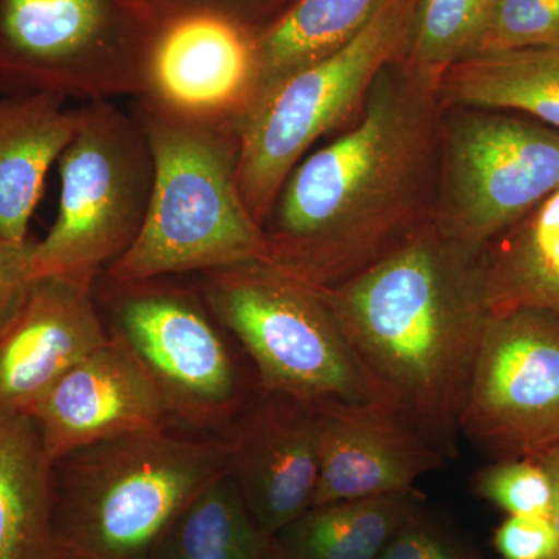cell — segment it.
Instances as JSON below:
<instances>
[{
    "label": "cell",
    "instance_id": "1",
    "mask_svg": "<svg viewBox=\"0 0 559 559\" xmlns=\"http://www.w3.org/2000/svg\"><path fill=\"white\" fill-rule=\"evenodd\" d=\"M439 83L401 58L381 70L358 123L307 154L283 183L263 226L270 266L333 288L432 218Z\"/></svg>",
    "mask_w": 559,
    "mask_h": 559
},
{
    "label": "cell",
    "instance_id": "2",
    "mask_svg": "<svg viewBox=\"0 0 559 559\" xmlns=\"http://www.w3.org/2000/svg\"><path fill=\"white\" fill-rule=\"evenodd\" d=\"M330 305L377 404L457 457L460 418L489 318L484 253L430 218L333 288Z\"/></svg>",
    "mask_w": 559,
    "mask_h": 559
},
{
    "label": "cell",
    "instance_id": "3",
    "mask_svg": "<svg viewBox=\"0 0 559 559\" xmlns=\"http://www.w3.org/2000/svg\"><path fill=\"white\" fill-rule=\"evenodd\" d=\"M131 114L153 153V193L138 240L103 275L148 280L270 264L266 234L238 182V123L186 116L146 95Z\"/></svg>",
    "mask_w": 559,
    "mask_h": 559
},
{
    "label": "cell",
    "instance_id": "4",
    "mask_svg": "<svg viewBox=\"0 0 559 559\" xmlns=\"http://www.w3.org/2000/svg\"><path fill=\"white\" fill-rule=\"evenodd\" d=\"M229 469L223 433L173 428L70 452L51 465V527L70 559H148L176 516Z\"/></svg>",
    "mask_w": 559,
    "mask_h": 559
},
{
    "label": "cell",
    "instance_id": "5",
    "mask_svg": "<svg viewBox=\"0 0 559 559\" xmlns=\"http://www.w3.org/2000/svg\"><path fill=\"white\" fill-rule=\"evenodd\" d=\"M94 294L109 336L142 364L179 428L223 433L259 392L252 364L198 286L102 275Z\"/></svg>",
    "mask_w": 559,
    "mask_h": 559
},
{
    "label": "cell",
    "instance_id": "6",
    "mask_svg": "<svg viewBox=\"0 0 559 559\" xmlns=\"http://www.w3.org/2000/svg\"><path fill=\"white\" fill-rule=\"evenodd\" d=\"M198 275L202 299L248 356L261 390L316 406L377 404L318 288L270 264Z\"/></svg>",
    "mask_w": 559,
    "mask_h": 559
},
{
    "label": "cell",
    "instance_id": "7",
    "mask_svg": "<svg viewBox=\"0 0 559 559\" xmlns=\"http://www.w3.org/2000/svg\"><path fill=\"white\" fill-rule=\"evenodd\" d=\"M60 156L58 215L35 242L33 278L95 285L138 240L148 215L154 159L131 112L109 100L87 102Z\"/></svg>",
    "mask_w": 559,
    "mask_h": 559
},
{
    "label": "cell",
    "instance_id": "8",
    "mask_svg": "<svg viewBox=\"0 0 559 559\" xmlns=\"http://www.w3.org/2000/svg\"><path fill=\"white\" fill-rule=\"evenodd\" d=\"M159 28L145 0H0V86L66 100L138 98Z\"/></svg>",
    "mask_w": 559,
    "mask_h": 559
},
{
    "label": "cell",
    "instance_id": "9",
    "mask_svg": "<svg viewBox=\"0 0 559 559\" xmlns=\"http://www.w3.org/2000/svg\"><path fill=\"white\" fill-rule=\"evenodd\" d=\"M414 2L388 0L347 46L283 81L242 119L238 182L261 226L311 146L341 127L381 70L403 57Z\"/></svg>",
    "mask_w": 559,
    "mask_h": 559
},
{
    "label": "cell",
    "instance_id": "10",
    "mask_svg": "<svg viewBox=\"0 0 559 559\" xmlns=\"http://www.w3.org/2000/svg\"><path fill=\"white\" fill-rule=\"evenodd\" d=\"M559 189V131L502 110L444 108L432 219L484 253Z\"/></svg>",
    "mask_w": 559,
    "mask_h": 559
},
{
    "label": "cell",
    "instance_id": "11",
    "mask_svg": "<svg viewBox=\"0 0 559 559\" xmlns=\"http://www.w3.org/2000/svg\"><path fill=\"white\" fill-rule=\"evenodd\" d=\"M460 432L500 460L559 443V316L528 308L489 314Z\"/></svg>",
    "mask_w": 559,
    "mask_h": 559
},
{
    "label": "cell",
    "instance_id": "12",
    "mask_svg": "<svg viewBox=\"0 0 559 559\" xmlns=\"http://www.w3.org/2000/svg\"><path fill=\"white\" fill-rule=\"evenodd\" d=\"M229 476L267 538L310 509L319 474V406L261 390L224 430Z\"/></svg>",
    "mask_w": 559,
    "mask_h": 559
},
{
    "label": "cell",
    "instance_id": "13",
    "mask_svg": "<svg viewBox=\"0 0 559 559\" xmlns=\"http://www.w3.org/2000/svg\"><path fill=\"white\" fill-rule=\"evenodd\" d=\"M31 417L51 465L90 444L176 426L142 364L110 336L51 385Z\"/></svg>",
    "mask_w": 559,
    "mask_h": 559
},
{
    "label": "cell",
    "instance_id": "14",
    "mask_svg": "<svg viewBox=\"0 0 559 559\" xmlns=\"http://www.w3.org/2000/svg\"><path fill=\"white\" fill-rule=\"evenodd\" d=\"M255 36L213 14L160 22L143 95L186 116L240 127L255 76Z\"/></svg>",
    "mask_w": 559,
    "mask_h": 559
},
{
    "label": "cell",
    "instance_id": "15",
    "mask_svg": "<svg viewBox=\"0 0 559 559\" xmlns=\"http://www.w3.org/2000/svg\"><path fill=\"white\" fill-rule=\"evenodd\" d=\"M108 340L94 285L36 278L0 334V412L31 415L62 374Z\"/></svg>",
    "mask_w": 559,
    "mask_h": 559
},
{
    "label": "cell",
    "instance_id": "16",
    "mask_svg": "<svg viewBox=\"0 0 559 559\" xmlns=\"http://www.w3.org/2000/svg\"><path fill=\"white\" fill-rule=\"evenodd\" d=\"M319 474L311 507L415 489L443 468L436 447L378 404L319 406Z\"/></svg>",
    "mask_w": 559,
    "mask_h": 559
},
{
    "label": "cell",
    "instance_id": "17",
    "mask_svg": "<svg viewBox=\"0 0 559 559\" xmlns=\"http://www.w3.org/2000/svg\"><path fill=\"white\" fill-rule=\"evenodd\" d=\"M53 94L0 98V238L28 240L51 165L79 130V109Z\"/></svg>",
    "mask_w": 559,
    "mask_h": 559
},
{
    "label": "cell",
    "instance_id": "18",
    "mask_svg": "<svg viewBox=\"0 0 559 559\" xmlns=\"http://www.w3.org/2000/svg\"><path fill=\"white\" fill-rule=\"evenodd\" d=\"M443 108L502 110L559 131V47L474 55L443 73Z\"/></svg>",
    "mask_w": 559,
    "mask_h": 559
},
{
    "label": "cell",
    "instance_id": "19",
    "mask_svg": "<svg viewBox=\"0 0 559 559\" xmlns=\"http://www.w3.org/2000/svg\"><path fill=\"white\" fill-rule=\"evenodd\" d=\"M385 2L388 0L294 2L270 27L257 33L255 76L245 117L283 81L347 46Z\"/></svg>",
    "mask_w": 559,
    "mask_h": 559
},
{
    "label": "cell",
    "instance_id": "20",
    "mask_svg": "<svg viewBox=\"0 0 559 559\" xmlns=\"http://www.w3.org/2000/svg\"><path fill=\"white\" fill-rule=\"evenodd\" d=\"M51 462L35 419L0 412V559H51Z\"/></svg>",
    "mask_w": 559,
    "mask_h": 559
},
{
    "label": "cell",
    "instance_id": "21",
    "mask_svg": "<svg viewBox=\"0 0 559 559\" xmlns=\"http://www.w3.org/2000/svg\"><path fill=\"white\" fill-rule=\"evenodd\" d=\"M417 489L310 507L272 538L278 559H377L417 511Z\"/></svg>",
    "mask_w": 559,
    "mask_h": 559
},
{
    "label": "cell",
    "instance_id": "22",
    "mask_svg": "<svg viewBox=\"0 0 559 559\" xmlns=\"http://www.w3.org/2000/svg\"><path fill=\"white\" fill-rule=\"evenodd\" d=\"M489 312L559 316V189L484 250Z\"/></svg>",
    "mask_w": 559,
    "mask_h": 559
},
{
    "label": "cell",
    "instance_id": "23",
    "mask_svg": "<svg viewBox=\"0 0 559 559\" xmlns=\"http://www.w3.org/2000/svg\"><path fill=\"white\" fill-rule=\"evenodd\" d=\"M271 546L226 473L167 525L148 559H266Z\"/></svg>",
    "mask_w": 559,
    "mask_h": 559
},
{
    "label": "cell",
    "instance_id": "24",
    "mask_svg": "<svg viewBox=\"0 0 559 559\" xmlns=\"http://www.w3.org/2000/svg\"><path fill=\"white\" fill-rule=\"evenodd\" d=\"M496 0H415L404 64L441 80L452 66L476 55Z\"/></svg>",
    "mask_w": 559,
    "mask_h": 559
},
{
    "label": "cell",
    "instance_id": "25",
    "mask_svg": "<svg viewBox=\"0 0 559 559\" xmlns=\"http://www.w3.org/2000/svg\"><path fill=\"white\" fill-rule=\"evenodd\" d=\"M559 47V0H496L476 55Z\"/></svg>",
    "mask_w": 559,
    "mask_h": 559
},
{
    "label": "cell",
    "instance_id": "26",
    "mask_svg": "<svg viewBox=\"0 0 559 559\" xmlns=\"http://www.w3.org/2000/svg\"><path fill=\"white\" fill-rule=\"evenodd\" d=\"M474 491L510 516L550 520V480L535 459H506L487 466L474 479Z\"/></svg>",
    "mask_w": 559,
    "mask_h": 559
},
{
    "label": "cell",
    "instance_id": "27",
    "mask_svg": "<svg viewBox=\"0 0 559 559\" xmlns=\"http://www.w3.org/2000/svg\"><path fill=\"white\" fill-rule=\"evenodd\" d=\"M377 559H480L423 507L393 535Z\"/></svg>",
    "mask_w": 559,
    "mask_h": 559
},
{
    "label": "cell",
    "instance_id": "28",
    "mask_svg": "<svg viewBox=\"0 0 559 559\" xmlns=\"http://www.w3.org/2000/svg\"><path fill=\"white\" fill-rule=\"evenodd\" d=\"M503 559H558L559 538L549 518L509 516L495 533Z\"/></svg>",
    "mask_w": 559,
    "mask_h": 559
},
{
    "label": "cell",
    "instance_id": "29",
    "mask_svg": "<svg viewBox=\"0 0 559 559\" xmlns=\"http://www.w3.org/2000/svg\"><path fill=\"white\" fill-rule=\"evenodd\" d=\"M154 16L164 22L186 14H213L261 32V16L285 0H145Z\"/></svg>",
    "mask_w": 559,
    "mask_h": 559
},
{
    "label": "cell",
    "instance_id": "30",
    "mask_svg": "<svg viewBox=\"0 0 559 559\" xmlns=\"http://www.w3.org/2000/svg\"><path fill=\"white\" fill-rule=\"evenodd\" d=\"M35 242L0 238V334L20 314L33 286L31 259Z\"/></svg>",
    "mask_w": 559,
    "mask_h": 559
},
{
    "label": "cell",
    "instance_id": "31",
    "mask_svg": "<svg viewBox=\"0 0 559 559\" xmlns=\"http://www.w3.org/2000/svg\"><path fill=\"white\" fill-rule=\"evenodd\" d=\"M532 459H535L543 466L547 477H549L551 487L550 521L555 530H557L559 538V443L547 448V450L539 452V454L533 455Z\"/></svg>",
    "mask_w": 559,
    "mask_h": 559
},
{
    "label": "cell",
    "instance_id": "32",
    "mask_svg": "<svg viewBox=\"0 0 559 559\" xmlns=\"http://www.w3.org/2000/svg\"><path fill=\"white\" fill-rule=\"evenodd\" d=\"M266 559H278V558H277V555H275V554H274V550H272V546H271L270 554H267Z\"/></svg>",
    "mask_w": 559,
    "mask_h": 559
},
{
    "label": "cell",
    "instance_id": "33",
    "mask_svg": "<svg viewBox=\"0 0 559 559\" xmlns=\"http://www.w3.org/2000/svg\"><path fill=\"white\" fill-rule=\"evenodd\" d=\"M51 559H70V558L61 557V555H55V557Z\"/></svg>",
    "mask_w": 559,
    "mask_h": 559
}]
</instances>
